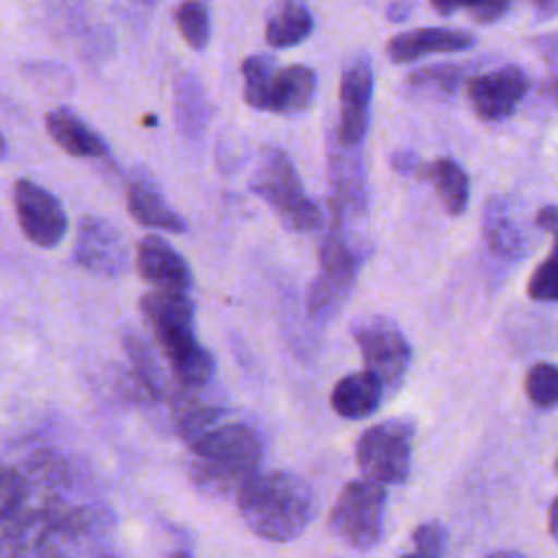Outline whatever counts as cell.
I'll use <instances>...</instances> for the list:
<instances>
[{
  "label": "cell",
  "instance_id": "8992f818",
  "mask_svg": "<svg viewBox=\"0 0 558 558\" xmlns=\"http://www.w3.org/2000/svg\"><path fill=\"white\" fill-rule=\"evenodd\" d=\"M355 460L362 475L375 484L405 482L412 460V425L403 418L371 425L355 445Z\"/></svg>",
  "mask_w": 558,
  "mask_h": 558
},
{
  "label": "cell",
  "instance_id": "cb8c5ba5",
  "mask_svg": "<svg viewBox=\"0 0 558 558\" xmlns=\"http://www.w3.org/2000/svg\"><path fill=\"white\" fill-rule=\"evenodd\" d=\"M218 414L220 410L214 405H205L196 399L190 397H177L172 403V418L174 425L181 434V438H185L190 445L201 438L205 432H209L211 427H216L218 423Z\"/></svg>",
  "mask_w": 558,
  "mask_h": 558
},
{
  "label": "cell",
  "instance_id": "f1b7e54d",
  "mask_svg": "<svg viewBox=\"0 0 558 558\" xmlns=\"http://www.w3.org/2000/svg\"><path fill=\"white\" fill-rule=\"evenodd\" d=\"M527 294L534 301H558V246L532 270L527 279Z\"/></svg>",
  "mask_w": 558,
  "mask_h": 558
},
{
  "label": "cell",
  "instance_id": "7a4b0ae2",
  "mask_svg": "<svg viewBox=\"0 0 558 558\" xmlns=\"http://www.w3.org/2000/svg\"><path fill=\"white\" fill-rule=\"evenodd\" d=\"M238 510L253 534L288 543L303 534L312 517V493L288 471H257L238 493Z\"/></svg>",
  "mask_w": 558,
  "mask_h": 558
},
{
  "label": "cell",
  "instance_id": "2e32d148",
  "mask_svg": "<svg viewBox=\"0 0 558 558\" xmlns=\"http://www.w3.org/2000/svg\"><path fill=\"white\" fill-rule=\"evenodd\" d=\"M46 131L52 142L72 157L100 159L109 155L107 142L68 107H57L46 116Z\"/></svg>",
  "mask_w": 558,
  "mask_h": 558
},
{
  "label": "cell",
  "instance_id": "d4e9b609",
  "mask_svg": "<svg viewBox=\"0 0 558 558\" xmlns=\"http://www.w3.org/2000/svg\"><path fill=\"white\" fill-rule=\"evenodd\" d=\"M174 20L181 37L192 50H203L209 44L211 20L207 7L201 0H185L179 4Z\"/></svg>",
  "mask_w": 558,
  "mask_h": 558
},
{
  "label": "cell",
  "instance_id": "d590c367",
  "mask_svg": "<svg viewBox=\"0 0 558 558\" xmlns=\"http://www.w3.org/2000/svg\"><path fill=\"white\" fill-rule=\"evenodd\" d=\"M538 13L541 20H549L558 15V0H530Z\"/></svg>",
  "mask_w": 558,
  "mask_h": 558
},
{
  "label": "cell",
  "instance_id": "4dcf8cb0",
  "mask_svg": "<svg viewBox=\"0 0 558 558\" xmlns=\"http://www.w3.org/2000/svg\"><path fill=\"white\" fill-rule=\"evenodd\" d=\"M22 480L9 469H0V521L9 519L22 497Z\"/></svg>",
  "mask_w": 558,
  "mask_h": 558
},
{
  "label": "cell",
  "instance_id": "52a82bcc",
  "mask_svg": "<svg viewBox=\"0 0 558 558\" xmlns=\"http://www.w3.org/2000/svg\"><path fill=\"white\" fill-rule=\"evenodd\" d=\"M351 333L366 371L384 384V390H395L403 381L412 357L403 331L386 316H366L353 325Z\"/></svg>",
  "mask_w": 558,
  "mask_h": 558
},
{
  "label": "cell",
  "instance_id": "f546056e",
  "mask_svg": "<svg viewBox=\"0 0 558 558\" xmlns=\"http://www.w3.org/2000/svg\"><path fill=\"white\" fill-rule=\"evenodd\" d=\"M412 543H414V551L429 558H442V551L447 545V530L440 521L421 523L412 532Z\"/></svg>",
  "mask_w": 558,
  "mask_h": 558
},
{
  "label": "cell",
  "instance_id": "ba28073f",
  "mask_svg": "<svg viewBox=\"0 0 558 558\" xmlns=\"http://www.w3.org/2000/svg\"><path fill=\"white\" fill-rule=\"evenodd\" d=\"M13 209L22 233L35 246L54 248L65 238V209L59 198L39 183L17 179L13 185Z\"/></svg>",
  "mask_w": 558,
  "mask_h": 558
},
{
  "label": "cell",
  "instance_id": "8fae6325",
  "mask_svg": "<svg viewBox=\"0 0 558 558\" xmlns=\"http://www.w3.org/2000/svg\"><path fill=\"white\" fill-rule=\"evenodd\" d=\"M74 262L94 275L116 277L129 266V248L111 222L100 216H83L74 238Z\"/></svg>",
  "mask_w": 558,
  "mask_h": 558
},
{
  "label": "cell",
  "instance_id": "ab89813d",
  "mask_svg": "<svg viewBox=\"0 0 558 558\" xmlns=\"http://www.w3.org/2000/svg\"><path fill=\"white\" fill-rule=\"evenodd\" d=\"M131 2H135L140 7H155L159 0H131Z\"/></svg>",
  "mask_w": 558,
  "mask_h": 558
},
{
  "label": "cell",
  "instance_id": "ffe728a7",
  "mask_svg": "<svg viewBox=\"0 0 558 558\" xmlns=\"http://www.w3.org/2000/svg\"><path fill=\"white\" fill-rule=\"evenodd\" d=\"M316 92V72L307 65H288L277 70L266 111L277 116L299 113L310 107Z\"/></svg>",
  "mask_w": 558,
  "mask_h": 558
},
{
  "label": "cell",
  "instance_id": "e0dca14e",
  "mask_svg": "<svg viewBox=\"0 0 558 558\" xmlns=\"http://www.w3.org/2000/svg\"><path fill=\"white\" fill-rule=\"evenodd\" d=\"M126 209L133 220L148 229H163L170 233H183L185 220L179 211H174L159 187L146 179L131 181L126 187Z\"/></svg>",
  "mask_w": 558,
  "mask_h": 558
},
{
  "label": "cell",
  "instance_id": "1f68e13d",
  "mask_svg": "<svg viewBox=\"0 0 558 558\" xmlns=\"http://www.w3.org/2000/svg\"><path fill=\"white\" fill-rule=\"evenodd\" d=\"M390 166H392V170H395L397 174H401V177H414V179H418L423 159H421L416 153H412V150H397V153H392V157H390Z\"/></svg>",
  "mask_w": 558,
  "mask_h": 558
},
{
  "label": "cell",
  "instance_id": "83f0119b",
  "mask_svg": "<svg viewBox=\"0 0 558 558\" xmlns=\"http://www.w3.org/2000/svg\"><path fill=\"white\" fill-rule=\"evenodd\" d=\"M440 15H451L464 9L477 24L497 22L510 7V0H429Z\"/></svg>",
  "mask_w": 558,
  "mask_h": 558
},
{
  "label": "cell",
  "instance_id": "7bdbcfd3",
  "mask_svg": "<svg viewBox=\"0 0 558 558\" xmlns=\"http://www.w3.org/2000/svg\"><path fill=\"white\" fill-rule=\"evenodd\" d=\"M556 473H558V460H556Z\"/></svg>",
  "mask_w": 558,
  "mask_h": 558
},
{
  "label": "cell",
  "instance_id": "836d02e7",
  "mask_svg": "<svg viewBox=\"0 0 558 558\" xmlns=\"http://www.w3.org/2000/svg\"><path fill=\"white\" fill-rule=\"evenodd\" d=\"M536 46H538V52L545 57V61L549 65H558V33L538 37Z\"/></svg>",
  "mask_w": 558,
  "mask_h": 558
},
{
  "label": "cell",
  "instance_id": "9c48e42d",
  "mask_svg": "<svg viewBox=\"0 0 558 558\" xmlns=\"http://www.w3.org/2000/svg\"><path fill=\"white\" fill-rule=\"evenodd\" d=\"M373 83V63L366 54L353 57L340 74V120L336 142L347 148H357L368 131Z\"/></svg>",
  "mask_w": 558,
  "mask_h": 558
},
{
  "label": "cell",
  "instance_id": "6da1fadb",
  "mask_svg": "<svg viewBox=\"0 0 558 558\" xmlns=\"http://www.w3.org/2000/svg\"><path fill=\"white\" fill-rule=\"evenodd\" d=\"M140 312L166 355L177 384L185 390L205 386L214 375V357L196 340L192 299L181 290L155 288L142 294Z\"/></svg>",
  "mask_w": 558,
  "mask_h": 558
},
{
  "label": "cell",
  "instance_id": "7c38bea8",
  "mask_svg": "<svg viewBox=\"0 0 558 558\" xmlns=\"http://www.w3.org/2000/svg\"><path fill=\"white\" fill-rule=\"evenodd\" d=\"M329 214L347 220L349 216H362L368 207L366 168L357 148H347L338 142L329 144Z\"/></svg>",
  "mask_w": 558,
  "mask_h": 558
},
{
  "label": "cell",
  "instance_id": "8d00e7d4",
  "mask_svg": "<svg viewBox=\"0 0 558 558\" xmlns=\"http://www.w3.org/2000/svg\"><path fill=\"white\" fill-rule=\"evenodd\" d=\"M547 527H549V534L551 538L558 543V497L551 501L549 506V514H547Z\"/></svg>",
  "mask_w": 558,
  "mask_h": 558
},
{
  "label": "cell",
  "instance_id": "4316f807",
  "mask_svg": "<svg viewBox=\"0 0 558 558\" xmlns=\"http://www.w3.org/2000/svg\"><path fill=\"white\" fill-rule=\"evenodd\" d=\"M525 392L538 408L558 405V368L554 364H534L525 375Z\"/></svg>",
  "mask_w": 558,
  "mask_h": 558
},
{
  "label": "cell",
  "instance_id": "f35d334b",
  "mask_svg": "<svg viewBox=\"0 0 558 558\" xmlns=\"http://www.w3.org/2000/svg\"><path fill=\"white\" fill-rule=\"evenodd\" d=\"M545 94L558 102V76H554V78L547 83V87H545Z\"/></svg>",
  "mask_w": 558,
  "mask_h": 558
},
{
  "label": "cell",
  "instance_id": "d6986e66",
  "mask_svg": "<svg viewBox=\"0 0 558 558\" xmlns=\"http://www.w3.org/2000/svg\"><path fill=\"white\" fill-rule=\"evenodd\" d=\"M314 31L312 11L303 0H275L266 15L264 37L272 48H292Z\"/></svg>",
  "mask_w": 558,
  "mask_h": 558
},
{
  "label": "cell",
  "instance_id": "d6a6232c",
  "mask_svg": "<svg viewBox=\"0 0 558 558\" xmlns=\"http://www.w3.org/2000/svg\"><path fill=\"white\" fill-rule=\"evenodd\" d=\"M534 225L554 238V246H558V207L545 205L534 214Z\"/></svg>",
  "mask_w": 558,
  "mask_h": 558
},
{
  "label": "cell",
  "instance_id": "74e56055",
  "mask_svg": "<svg viewBox=\"0 0 558 558\" xmlns=\"http://www.w3.org/2000/svg\"><path fill=\"white\" fill-rule=\"evenodd\" d=\"M486 558H525L523 554H519V551H514V549H501V551H493V554H488Z\"/></svg>",
  "mask_w": 558,
  "mask_h": 558
},
{
  "label": "cell",
  "instance_id": "b9f144b4",
  "mask_svg": "<svg viewBox=\"0 0 558 558\" xmlns=\"http://www.w3.org/2000/svg\"><path fill=\"white\" fill-rule=\"evenodd\" d=\"M401 558H429V556H423V554H418V551H410V554H405V556H401Z\"/></svg>",
  "mask_w": 558,
  "mask_h": 558
},
{
  "label": "cell",
  "instance_id": "3957f363",
  "mask_svg": "<svg viewBox=\"0 0 558 558\" xmlns=\"http://www.w3.org/2000/svg\"><path fill=\"white\" fill-rule=\"evenodd\" d=\"M262 440L246 423H222L190 445V477L209 495L240 493L257 473Z\"/></svg>",
  "mask_w": 558,
  "mask_h": 558
},
{
  "label": "cell",
  "instance_id": "5b68a950",
  "mask_svg": "<svg viewBox=\"0 0 558 558\" xmlns=\"http://www.w3.org/2000/svg\"><path fill=\"white\" fill-rule=\"evenodd\" d=\"M386 488L366 477L349 482L329 512L331 534L355 551H366L381 536Z\"/></svg>",
  "mask_w": 558,
  "mask_h": 558
},
{
  "label": "cell",
  "instance_id": "277c9868",
  "mask_svg": "<svg viewBox=\"0 0 558 558\" xmlns=\"http://www.w3.org/2000/svg\"><path fill=\"white\" fill-rule=\"evenodd\" d=\"M248 185L272 209L283 229L296 233L323 229V209L305 194L301 177L283 148L272 144L259 148Z\"/></svg>",
  "mask_w": 558,
  "mask_h": 558
},
{
  "label": "cell",
  "instance_id": "5bb4252c",
  "mask_svg": "<svg viewBox=\"0 0 558 558\" xmlns=\"http://www.w3.org/2000/svg\"><path fill=\"white\" fill-rule=\"evenodd\" d=\"M475 44V37L456 28H416L388 39L386 54L392 63H410L427 54L462 52Z\"/></svg>",
  "mask_w": 558,
  "mask_h": 558
},
{
  "label": "cell",
  "instance_id": "9a60e30c",
  "mask_svg": "<svg viewBox=\"0 0 558 558\" xmlns=\"http://www.w3.org/2000/svg\"><path fill=\"white\" fill-rule=\"evenodd\" d=\"M172 109L179 133L190 142L201 140L211 118V102L201 78L194 72L183 70L174 76Z\"/></svg>",
  "mask_w": 558,
  "mask_h": 558
},
{
  "label": "cell",
  "instance_id": "484cf974",
  "mask_svg": "<svg viewBox=\"0 0 558 558\" xmlns=\"http://www.w3.org/2000/svg\"><path fill=\"white\" fill-rule=\"evenodd\" d=\"M469 68L466 65H453V63H442V65H429L423 70H416L408 76V85L416 89H436L451 94L456 92L462 83H466Z\"/></svg>",
  "mask_w": 558,
  "mask_h": 558
},
{
  "label": "cell",
  "instance_id": "7402d4cb",
  "mask_svg": "<svg viewBox=\"0 0 558 558\" xmlns=\"http://www.w3.org/2000/svg\"><path fill=\"white\" fill-rule=\"evenodd\" d=\"M418 179L429 181L434 185L447 214L460 216L466 209L471 183L466 172L453 159L440 157L434 161H423Z\"/></svg>",
  "mask_w": 558,
  "mask_h": 558
},
{
  "label": "cell",
  "instance_id": "4fadbf2b",
  "mask_svg": "<svg viewBox=\"0 0 558 558\" xmlns=\"http://www.w3.org/2000/svg\"><path fill=\"white\" fill-rule=\"evenodd\" d=\"M137 275L159 290L187 292L192 286V270L185 257L163 238L144 235L135 248Z\"/></svg>",
  "mask_w": 558,
  "mask_h": 558
},
{
  "label": "cell",
  "instance_id": "60d3db41",
  "mask_svg": "<svg viewBox=\"0 0 558 558\" xmlns=\"http://www.w3.org/2000/svg\"><path fill=\"white\" fill-rule=\"evenodd\" d=\"M7 155V140L2 137V133H0V159Z\"/></svg>",
  "mask_w": 558,
  "mask_h": 558
},
{
  "label": "cell",
  "instance_id": "44dd1931",
  "mask_svg": "<svg viewBox=\"0 0 558 558\" xmlns=\"http://www.w3.org/2000/svg\"><path fill=\"white\" fill-rule=\"evenodd\" d=\"M484 238L497 255L521 257L530 248L525 229L514 220L506 201H488L484 207Z\"/></svg>",
  "mask_w": 558,
  "mask_h": 558
},
{
  "label": "cell",
  "instance_id": "e575fe53",
  "mask_svg": "<svg viewBox=\"0 0 558 558\" xmlns=\"http://www.w3.org/2000/svg\"><path fill=\"white\" fill-rule=\"evenodd\" d=\"M412 7H414L412 0H392L390 7H388V20H390V22L408 20L410 13H412Z\"/></svg>",
  "mask_w": 558,
  "mask_h": 558
},
{
  "label": "cell",
  "instance_id": "603a6c76",
  "mask_svg": "<svg viewBox=\"0 0 558 558\" xmlns=\"http://www.w3.org/2000/svg\"><path fill=\"white\" fill-rule=\"evenodd\" d=\"M242 94L244 102L253 109L266 111L270 87L275 81V59L268 54H251L242 61Z\"/></svg>",
  "mask_w": 558,
  "mask_h": 558
},
{
  "label": "cell",
  "instance_id": "ac0fdd59",
  "mask_svg": "<svg viewBox=\"0 0 558 558\" xmlns=\"http://www.w3.org/2000/svg\"><path fill=\"white\" fill-rule=\"evenodd\" d=\"M381 395L384 384L364 368L338 379L329 401L331 410L342 418H366L379 408Z\"/></svg>",
  "mask_w": 558,
  "mask_h": 558
},
{
  "label": "cell",
  "instance_id": "30bf717a",
  "mask_svg": "<svg viewBox=\"0 0 558 558\" xmlns=\"http://www.w3.org/2000/svg\"><path fill=\"white\" fill-rule=\"evenodd\" d=\"M530 89L527 74L517 65H504L466 81V98L484 122H499L512 116Z\"/></svg>",
  "mask_w": 558,
  "mask_h": 558
}]
</instances>
